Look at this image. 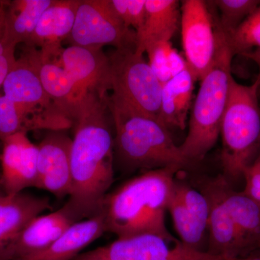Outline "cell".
Returning a JSON list of instances; mask_svg holds the SVG:
<instances>
[{
  "instance_id": "1",
  "label": "cell",
  "mask_w": 260,
  "mask_h": 260,
  "mask_svg": "<svg viewBox=\"0 0 260 260\" xmlns=\"http://www.w3.org/2000/svg\"><path fill=\"white\" fill-rule=\"evenodd\" d=\"M107 98L90 93L73 114V187L69 200L87 218L102 211L114 181V138L106 114Z\"/></svg>"
},
{
  "instance_id": "2",
  "label": "cell",
  "mask_w": 260,
  "mask_h": 260,
  "mask_svg": "<svg viewBox=\"0 0 260 260\" xmlns=\"http://www.w3.org/2000/svg\"><path fill=\"white\" fill-rule=\"evenodd\" d=\"M180 169L173 166L145 171L107 194L102 208L107 232L117 239L142 234L173 237L166 226L165 214Z\"/></svg>"
},
{
  "instance_id": "3",
  "label": "cell",
  "mask_w": 260,
  "mask_h": 260,
  "mask_svg": "<svg viewBox=\"0 0 260 260\" xmlns=\"http://www.w3.org/2000/svg\"><path fill=\"white\" fill-rule=\"evenodd\" d=\"M114 121V150L125 169L145 171L182 167L186 161L169 129L158 118L136 110L119 99L107 98Z\"/></svg>"
},
{
  "instance_id": "4",
  "label": "cell",
  "mask_w": 260,
  "mask_h": 260,
  "mask_svg": "<svg viewBox=\"0 0 260 260\" xmlns=\"http://www.w3.org/2000/svg\"><path fill=\"white\" fill-rule=\"evenodd\" d=\"M216 25V55L210 69L200 80L199 90L191 107L187 135L179 146L187 162L204 158L216 144L229 99L234 55L218 20Z\"/></svg>"
},
{
  "instance_id": "5",
  "label": "cell",
  "mask_w": 260,
  "mask_h": 260,
  "mask_svg": "<svg viewBox=\"0 0 260 260\" xmlns=\"http://www.w3.org/2000/svg\"><path fill=\"white\" fill-rule=\"evenodd\" d=\"M259 89V76L250 85L237 83L233 77L231 80L220 129V161L224 177L229 183L244 177L260 151Z\"/></svg>"
},
{
  "instance_id": "6",
  "label": "cell",
  "mask_w": 260,
  "mask_h": 260,
  "mask_svg": "<svg viewBox=\"0 0 260 260\" xmlns=\"http://www.w3.org/2000/svg\"><path fill=\"white\" fill-rule=\"evenodd\" d=\"M109 61L112 96L158 119L162 85L145 60L144 54L138 52L136 48L116 49Z\"/></svg>"
},
{
  "instance_id": "7",
  "label": "cell",
  "mask_w": 260,
  "mask_h": 260,
  "mask_svg": "<svg viewBox=\"0 0 260 260\" xmlns=\"http://www.w3.org/2000/svg\"><path fill=\"white\" fill-rule=\"evenodd\" d=\"M72 46L100 51L106 46L116 49L136 48V32L126 27L113 9L111 0H79Z\"/></svg>"
},
{
  "instance_id": "8",
  "label": "cell",
  "mask_w": 260,
  "mask_h": 260,
  "mask_svg": "<svg viewBox=\"0 0 260 260\" xmlns=\"http://www.w3.org/2000/svg\"><path fill=\"white\" fill-rule=\"evenodd\" d=\"M181 45L196 81L211 68L218 48L216 19L203 0H184L180 7Z\"/></svg>"
},
{
  "instance_id": "9",
  "label": "cell",
  "mask_w": 260,
  "mask_h": 260,
  "mask_svg": "<svg viewBox=\"0 0 260 260\" xmlns=\"http://www.w3.org/2000/svg\"><path fill=\"white\" fill-rule=\"evenodd\" d=\"M84 260H225L194 250L174 237L142 234L117 239L109 245L80 254Z\"/></svg>"
},
{
  "instance_id": "10",
  "label": "cell",
  "mask_w": 260,
  "mask_h": 260,
  "mask_svg": "<svg viewBox=\"0 0 260 260\" xmlns=\"http://www.w3.org/2000/svg\"><path fill=\"white\" fill-rule=\"evenodd\" d=\"M86 218L70 200L60 209L39 215L30 222L7 247L3 260H19L47 249L73 224Z\"/></svg>"
},
{
  "instance_id": "11",
  "label": "cell",
  "mask_w": 260,
  "mask_h": 260,
  "mask_svg": "<svg viewBox=\"0 0 260 260\" xmlns=\"http://www.w3.org/2000/svg\"><path fill=\"white\" fill-rule=\"evenodd\" d=\"M73 140L62 131L48 133L38 145L36 188L49 191L59 198L70 195L73 187L71 149Z\"/></svg>"
},
{
  "instance_id": "12",
  "label": "cell",
  "mask_w": 260,
  "mask_h": 260,
  "mask_svg": "<svg viewBox=\"0 0 260 260\" xmlns=\"http://www.w3.org/2000/svg\"><path fill=\"white\" fill-rule=\"evenodd\" d=\"M3 87L5 96L32 110L68 116L43 86L34 48L27 47L23 54L16 59Z\"/></svg>"
},
{
  "instance_id": "13",
  "label": "cell",
  "mask_w": 260,
  "mask_h": 260,
  "mask_svg": "<svg viewBox=\"0 0 260 260\" xmlns=\"http://www.w3.org/2000/svg\"><path fill=\"white\" fill-rule=\"evenodd\" d=\"M200 191L209 203L207 253L223 259L247 256L237 227L224 203L218 177L205 181Z\"/></svg>"
},
{
  "instance_id": "14",
  "label": "cell",
  "mask_w": 260,
  "mask_h": 260,
  "mask_svg": "<svg viewBox=\"0 0 260 260\" xmlns=\"http://www.w3.org/2000/svg\"><path fill=\"white\" fill-rule=\"evenodd\" d=\"M0 184L8 195L36 187L39 148L26 133H18L3 140Z\"/></svg>"
},
{
  "instance_id": "15",
  "label": "cell",
  "mask_w": 260,
  "mask_h": 260,
  "mask_svg": "<svg viewBox=\"0 0 260 260\" xmlns=\"http://www.w3.org/2000/svg\"><path fill=\"white\" fill-rule=\"evenodd\" d=\"M56 57L84 93L108 95L110 90L109 56L102 50L70 45L62 48Z\"/></svg>"
},
{
  "instance_id": "16",
  "label": "cell",
  "mask_w": 260,
  "mask_h": 260,
  "mask_svg": "<svg viewBox=\"0 0 260 260\" xmlns=\"http://www.w3.org/2000/svg\"><path fill=\"white\" fill-rule=\"evenodd\" d=\"M79 0H53L43 13L27 47L51 57L62 49L61 43L69 38L74 25Z\"/></svg>"
},
{
  "instance_id": "17",
  "label": "cell",
  "mask_w": 260,
  "mask_h": 260,
  "mask_svg": "<svg viewBox=\"0 0 260 260\" xmlns=\"http://www.w3.org/2000/svg\"><path fill=\"white\" fill-rule=\"evenodd\" d=\"M49 198L20 192L0 197V260L8 246L34 218L51 209Z\"/></svg>"
},
{
  "instance_id": "18",
  "label": "cell",
  "mask_w": 260,
  "mask_h": 260,
  "mask_svg": "<svg viewBox=\"0 0 260 260\" xmlns=\"http://www.w3.org/2000/svg\"><path fill=\"white\" fill-rule=\"evenodd\" d=\"M73 126L69 118L62 114L38 112L0 96V140L18 133L47 129L64 131Z\"/></svg>"
},
{
  "instance_id": "19",
  "label": "cell",
  "mask_w": 260,
  "mask_h": 260,
  "mask_svg": "<svg viewBox=\"0 0 260 260\" xmlns=\"http://www.w3.org/2000/svg\"><path fill=\"white\" fill-rule=\"evenodd\" d=\"M222 198L242 239L246 255L260 250V205L237 191L223 175L218 177Z\"/></svg>"
},
{
  "instance_id": "20",
  "label": "cell",
  "mask_w": 260,
  "mask_h": 260,
  "mask_svg": "<svg viewBox=\"0 0 260 260\" xmlns=\"http://www.w3.org/2000/svg\"><path fill=\"white\" fill-rule=\"evenodd\" d=\"M107 232L103 212L73 224L47 249L19 260H71L82 249Z\"/></svg>"
},
{
  "instance_id": "21",
  "label": "cell",
  "mask_w": 260,
  "mask_h": 260,
  "mask_svg": "<svg viewBox=\"0 0 260 260\" xmlns=\"http://www.w3.org/2000/svg\"><path fill=\"white\" fill-rule=\"evenodd\" d=\"M39 77L49 96L71 118L78 106L88 96L79 88L56 56L45 57L34 48ZM73 121V119H72Z\"/></svg>"
},
{
  "instance_id": "22",
  "label": "cell",
  "mask_w": 260,
  "mask_h": 260,
  "mask_svg": "<svg viewBox=\"0 0 260 260\" xmlns=\"http://www.w3.org/2000/svg\"><path fill=\"white\" fill-rule=\"evenodd\" d=\"M179 1L146 0V15L143 27L137 32L136 50L145 54L150 44L171 42L180 19Z\"/></svg>"
},
{
  "instance_id": "23",
  "label": "cell",
  "mask_w": 260,
  "mask_h": 260,
  "mask_svg": "<svg viewBox=\"0 0 260 260\" xmlns=\"http://www.w3.org/2000/svg\"><path fill=\"white\" fill-rule=\"evenodd\" d=\"M195 82L187 68L162 85L158 119L168 129L185 128L192 107Z\"/></svg>"
},
{
  "instance_id": "24",
  "label": "cell",
  "mask_w": 260,
  "mask_h": 260,
  "mask_svg": "<svg viewBox=\"0 0 260 260\" xmlns=\"http://www.w3.org/2000/svg\"><path fill=\"white\" fill-rule=\"evenodd\" d=\"M53 0H15L5 8L3 35L8 47H15L20 43L28 44L41 17Z\"/></svg>"
},
{
  "instance_id": "25",
  "label": "cell",
  "mask_w": 260,
  "mask_h": 260,
  "mask_svg": "<svg viewBox=\"0 0 260 260\" xmlns=\"http://www.w3.org/2000/svg\"><path fill=\"white\" fill-rule=\"evenodd\" d=\"M234 55L260 50V5L234 31L226 34Z\"/></svg>"
},
{
  "instance_id": "26",
  "label": "cell",
  "mask_w": 260,
  "mask_h": 260,
  "mask_svg": "<svg viewBox=\"0 0 260 260\" xmlns=\"http://www.w3.org/2000/svg\"><path fill=\"white\" fill-rule=\"evenodd\" d=\"M212 3L220 12L218 22L225 34L234 31L260 5L259 0H216Z\"/></svg>"
},
{
  "instance_id": "27",
  "label": "cell",
  "mask_w": 260,
  "mask_h": 260,
  "mask_svg": "<svg viewBox=\"0 0 260 260\" xmlns=\"http://www.w3.org/2000/svg\"><path fill=\"white\" fill-rule=\"evenodd\" d=\"M118 18L126 27L140 31L146 15V0H111Z\"/></svg>"
},
{
  "instance_id": "28",
  "label": "cell",
  "mask_w": 260,
  "mask_h": 260,
  "mask_svg": "<svg viewBox=\"0 0 260 260\" xmlns=\"http://www.w3.org/2000/svg\"><path fill=\"white\" fill-rule=\"evenodd\" d=\"M171 45V42L154 43L145 51V54L148 55V64L162 85L173 78L169 61V49Z\"/></svg>"
},
{
  "instance_id": "29",
  "label": "cell",
  "mask_w": 260,
  "mask_h": 260,
  "mask_svg": "<svg viewBox=\"0 0 260 260\" xmlns=\"http://www.w3.org/2000/svg\"><path fill=\"white\" fill-rule=\"evenodd\" d=\"M245 182L246 192L260 205V154L248 169Z\"/></svg>"
},
{
  "instance_id": "30",
  "label": "cell",
  "mask_w": 260,
  "mask_h": 260,
  "mask_svg": "<svg viewBox=\"0 0 260 260\" xmlns=\"http://www.w3.org/2000/svg\"><path fill=\"white\" fill-rule=\"evenodd\" d=\"M15 49L14 47L8 48L4 54L0 55V86L4 83L12 67L16 61Z\"/></svg>"
},
{
  "instance_id": "31",
  "label": "cell",
  "mask_w": 260,
  "mask_h": 260,
  "mask_svg": "<svg viewBox=\"0 0 260 260\" xmlns=\"http://www.w3.org/2000/svg\"><path fill=\"white\" fill-rule=\"evenodd\" d=\"M242 56L247 58V59H251V60L254 61L257 65L259 70V77L260 78V50L256 49V50L249 51V52L245 53V54H243Z\"/></svg>"
},
{
  "instance_id": "32",
  "label": "cell",
  "mask_w": 260,
  "mask_h": 260,
  "mask_svg": "<svg viewBox=\"0 0 260 260\" xmlns=\"http://www.w3.org/2000/svg\"><path fill=\"white\" fill-rule=\"evenodd\" d=\"M225 260H260V250L254 251L249 255L242 256V257L232 258V259H225Z\"/></svg>"
},
{
  "instance_id": "33",
  "label": "cell",
  "mask_w": 260,
  "mask_h": 260,
  "mask_svg": "<svg viewBox=\"0 0 260 260\" xmlns=\"http://www.w3.org/2000/svg\"><path fill=\"white\" fill-rule=\"evenodd\" d=\"M9 47H8V46L5 44L4 39H3V25H2V28L0 29V55L4 54L5 51Z\"/></svg>"
},
{
  "instance_id": "34",
  "label": "cell",
  "mask_w": 260,
  "mask_h": 260,
  "mask_svg": "<svg viewBox=\"0 0 260 260\" xmlns=\"http://www.w3.org/2000/svg\"><path fill=\"white\" fill-rule=\"evenodd\" d=\"M5 5H6L5 2L0 1V18H1L3 13H4Z\"/></svg>"
},
{
  "instance_id": "35",
  "label": "cell",
  "mask_w": 260,
  "mask_h": 260,
  "mask_svg": "<svg viewBox=\"0 0 260 260\" xmlns=\"http://www.w3.org/2000/svg\"><path fill=\"white\" fill-rule=\"evenodd\" d=\"M3 14H4V13H3ZM3 14L2 15L1 18H0V29L2 28V25H3Z\"/></svg>"
},
{
  "instance_id": "36",
  "label": "cell",
  "mask_w": 260,
  "mask_h": 260,
  "mask_svg": "<svg viewBox=\"0 0 260 260\" xmlns=\"http://www.w3.org/2000/svg\"><path fill=\"white\" fill-rule=\"evenodd\" d=\"M3 194H4V193H2L1 191H0V197L3 196Z\"/></svg>"
},
{
  "instance_id": "37",
  "label": "cell",
  "mask_w": 260,
  "mask_h": 260,
  "mask_svg": "<svg viewBox=\"0 0 260 260\" xmlns=\"http://www.w3.org/2000/svg\"><path fill=\"white\" fill-rule=\"evenodd\" d=\"M73 260H84V259H78V258H75V259Z\"/></svg>"
},
{
  "instance_id": "38",
  "label": "cell",
  "mask_w": 260,
  "mask_h": 260,
  "mask_svg": "<svg viewBox=\"0 0 260 260\" xmlns=\"http://www.w3.org/2000/svg\"><path fill=\"white\" fill-rule=\"evenodd\" d=\"M259 154H260V151H259ZM259 154H258V155H259Z\"/></svg>"
}]
</instances>
